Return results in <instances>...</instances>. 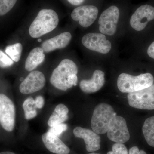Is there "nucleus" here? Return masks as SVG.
<instances>
[{
	"mask_svg": "<svg viewBox=\"0 0 154 154\" xmlns=\"http://www.w3.org/2000/svg\"><path fill=\"white\" fill-rule=\"evenodd\" d=\"M23 108L25 113L26 119H32L37 116V112L35 103V99L32 97H29L24 101L23 104Z\"/></svg>",
	"mask_w": 154,
	"mask_h": 154,
	"instance_id": "nucleus-21",
	"label": "nucleus"
},
{
	"mask_svg": "<svg viewBox=\"0 0 154 154\" xmlns=\"http://www.w3.org/2000/svg\"><path fill=\"white\" fill-rule=\"evenodd\" d=\"M0 154H16L11 152H3L0 153Z\"/></svg>",
	"mask_w": 154,
	"mask_h": 154,
	"instance_id": "nucleus-30",
	"label": "nucleus"
},
{
	"mask_svg": "<svg viewBox=\"0 0 154 154\" xmlns=\"http://www.w3.org/2000/svg\"><path fill=\"white\" fill-rule=\"evenodd\" d=\"M23 49L22 43L17 42L7 46L5 49V52L14 62H18L22 56Z\"/></svg>",
	"mask_w": 154,
	"mask_h": 154,
	"instance_id": "nucleus-20",
	"label": "nucleus"
},
{
	"mask_svg": "<svg viewBox=\"0 0 154 154\" xmlns=\"http://www.w3.org/2000/svg\"><path fill=\"white\" fill-rule=\"evenodd\" d=\"M42 141L50 152L57 154H69L70 149L58 137L47 132L42 134Z\"/></svg>",
	"mask_w": 154,
	"mask_h": 154,
	"instance_id": "nucleus-16",
	"label": "nucleus"
},
{
	"mask_svg": "<svg viewBox=\"0 0 154 154\" xmlns=\"http://www.w3.org/2000/svg\"><path fill=\"white\" fill-rule=\"evenodd\" d=\"M99 10L94 5H83L75 8L71 14V18L83 28H88L95 22L98 17Z\"/></svg>",
	"mask_w": 154,
	"mask_h": 154,
	"instance_id": "nucleus-12",
	"label": "nucleus"
},
{
	"mask_svg": "<svg viewBox=\"0 0 154 154\" xmlns=\"http://www.w3.org/2000/svg\"><path fill=\"white\" fill-rule=\"evenodd\" d=\"M88 154H100L96 153H91Z\"/></svg>",
	"mask_w": 154,
	"mask_h": 154,
	"instance_id": "nucleus-31",
	"label": "nucleus"
},
{
	"mask_svg": "<svg viewBox=\"0 0 154 154\" xmlns=\"http://www.w3.org/2000/svg\"><path fill=\"white\" fill-rule=\"evenodd\" d=\"M45 53L40 47L33 48L28 53L25 63V68L28 72L34 71L44 61Z\"/></svg>",
	"mask_w": 154,
	"mask_h": 154,
	"instance_id": "nucleus-17",
	"label": "nucleus"
},
{
	"mask_svg": "<svg viewBox=\"0 0 154 154\" xmlns=\"http://www.w3.org/2000/svg\"><path fill=\"white\" fill-rule=\"evenodd\" d=\"M107 136L110 140L116 143H124L129 140V131L123 117L116 115L113 116L110 120Z\"/></svg>",
	"mask_w": 154,
	"mask_h": 154,
	"instance_id": "nucleus-8",
	"label": "nucleus"
},
{
	"mask_svg": "<svg viewBox=\"0 0 154 154\" xmlns=\"http://www.w3.org/2000/svg\"><path fill=\"white\" fill-rule=\"evenodd\" d=\"M142 131L147 143L154 147V116L146 119L143 126Z\"/></svg>",
	"mask_w": 154,
	"mask_h": 154,
	"instance_id": "nucleus-19",
	"label": "nucleus"
},
{
	"mask_svg": "<svg viewBox=\"0 0 154 154\" xmlns=\"http://www.w3.org/2000/svg\"><path fill=\"white\" fill-rule=\"evenodd\" d=\"M72 35L70 32H63L52 38H48L42 42L40 47L45 53H49L57 50L66 48L71 41Z\"/></svg>",
	"mask_w": 154,
	"mask_h": 154,
	"instance_id": "nucleus-13",
	"label": "nucleus"
},
{
	"mask_svg": "<svg viewBox=\"0 0 154 154\" xmlns=\"http://www.w3.org/2000/svg\"><path fill=\"white\" fill-rule=\"evenodd\" d=\"M67 128L68 126L66 124L61 123L51 127V128L48 132L56 136L59 137L63 133V132L66 131L67 129Z\"/></svg>",
	"mask_w": 154,
	"mask_h": 154,
	"instance_id": "nucleus-24",
	"label": "nucleus"
},
{
	"mask_svg": "<svg viewBox=\"0 0 154 154\" xmlns=\"http://www.w3.org/2000/svg\"><path fill=\"white\" fill-rule=\"evenodd\" d=\"M111 105L105 103H100L96 106L91 120L93 131L98 134L107 133L110 120L116 115Z\"/></svg>",
	"mask_w": 154,
	"mask_h": 154,
	"instance_id": "nucleus-4",
	"label": "nucleus"
},
{
	"mask_svg": "<svg viewBox=\"0 0 154 154\" xmlns=\"http://www.w3.org/2000/svg\"><path fill=\"white\" fill-rule=\"evenodd\" d=\"M154 78L149 73L133 76L122 73L117 79V87L123 93H130L148 88L153 84Z\"/></svg>",
	"mask_w": 154,
	"mask_h": 154,
	"instance_id": "nucleus-3",
	"label": "nucleus"
},
{
	"mask_svg": "<svg viewBox=\"0 0 154 154\" xmlns=\"http://www.w3.org/2000/svg\"><path fill=\"white\" fill-rule=\"evenodd\" d=\"M69 109L63 104H59L56 106L48 121V126L52 127L61 124L68 118Z\"/></svg>",
	"mask_w": 154,
	"mask_h": 154,
	"instance_id": "nucleus-18",
	"label": "nucleus"
},
{
	"mask_svg": "<svg viewBox=\"0 0 154 154\" xmlns=\"http://www.w3.org/2000/svg\"><path fill=\"white\" fill-rule=\"evenodd\" d=\"M107 154H128L127 149L123 143H116L112 146V151Z\"/></svg>",
	"mask_w": 154,
	"mask_h": 154,
	"instance_id": "nucleus-25",
	"label": "nucleus"
},
{
	"mask_svg": "<svg viewBox=\"0 0 154 154\" xmlns=\"http://www.w3.org/2000/svg\"><path fill=\"white\" fill-rule=\"evenodd\" d=\"M78 67L73 61L68 58L62 60L53 71L50 82L54 88L65 91L72 88L69 80L72 75H77Z\"/></svg>",
	"mask_w": 154,
	"mask_h": 154,
	"instance_id": "nucleus-2",
	"label": "nucleus"
},
{
	"mask_svg": "<svg viewBox=\"0 0 154 154\" xmlns=\"http://www.w3.org/2000/svg\"><path fill=\"white\" fill-rule=\"evenodd\" d=\"M128 154H147L144 151L140 150L137 146H133L130 149Z\"/></svg>",
	"mask_w": 154,
	"mask_h": 154,
	"instance_id": "nucleus-27",
	"label": "nucleus"
},
{
	"mask_svg": "<svg viewBox=\"0 0 154 154\" xmlns=\"http://www.w3.org/2000/svg\"><path fill=\"white\" fill-rule=\"evenodd\" d=\"M17 0H0V16H4L14 8Z\"/></svg>",
	"mask_w": 154,
	"mask_h": 154,
	"instance_id": "nucleus-22",
	"label": "nucleus"
},
{
	"mask_svg": "<svg viewBox=\"0 0 154 154\" xmlns=\"http://www.w3.org/2000/svg\"><path fill=\"white\" fill-rule=\"evenodd\" d=\"M59 19L52 9H42L30 23L28 29L29 36L38 38L53 31L58 25Z\"/></svg>",
	"mask_w": 154,
	"mask_h": 154,
	"instance_id": "nucleus-1",
	"label": "nucleus"
},
{
	"mask_svg": "<svg viewBox=\"0 0 154 154\" xmlns=\"http://www.w3.org/2000/svg\"><path fill=\"white\" fill-rule=\"evenodd\" d=\"M69 3L73 5L77 6L81 5L85 0H67Z\"/></svg>",
	"mask_w": 154,
	"mask_h": 154,
	"instance_id": "nucleus-29",
	"label": "nucleus"
},
{
	"mask_svg": "<svg viewBox=\"0 0 154 154\" xmlns=\"http://www.w3.org/2000/svg\"><path fill=\"white\" fill-rule=\"evenodd\" d=\"M147 54L150 57L154 59V41L149 46Z\"/></svg>",
	"mask_w": 154,
	"mask_h": 154,
	"instance_id": "nucleus-28",
	"label": "nucleus"
},
{
	"mask_svg": "<svg viewBox=\"0 0 154 154\" xmlns=\"http://www.w3.org/2000/svg\"><path fill=\"white\" fill-rule=\"evenodd\" d=\"M105 73L100 70H96L90 80H82L80 83L81 90L86 94H91L99 91L105 83Z\"/></svg>",
	"mask_w": 154,
	"mask_h": 154,
	"instance_id": "nucleus-15",
	"label": "nucleus"
},
{
	"mask_svg": "<svg viewBox=\"0 0 154 154\" xmlns=\"http://www.w3.org/2000/svg\"><path fill=\"white\" fill-rule=\"evenodd\" d=\"M127 98L131 107L141 110H154V84L140 91L129 93Z\"/></svg>",
	"mask_w": 154,
	"mask_h": 154,
	"instance_id": "nucleus-5",
	"label": "nucleus"
},
{
	"mask_svg": "<svg viewBox=\"0 0 154 154\" xmlns=\"http://www.w3.org/2000/svg\"><path fill=\"white\" fill-rule=\"evenodd\" d=\"M14 62L8 55L0 50V67L6 68L13 66Z\"/></svg>",
	"mask_w": 154,
	"mask_h": 154,
	"instance_id": "nucleus-23",
	"label": "nucleus"
},
{
	"mask_svg": "<svg viewBox=\"0 0 154 154\" xmlns=\"http://www.w3.org/2000/svg\"><path fill=\"white\" fill-rule=\"evenodd\" d=\"M154 19V8L150 5L141 6L137 9L130 19L133 29L137 31L143 30L148 23Z\"/></svg>",
	"mask_w": 154,
	"mask_h": 154,
	"instance_id": "nucleus-11",
	"label": "nucleus"
},
{
	"mask_svg": "<svg viewBox=\"0 0 154 154\" xmlns=\"http://www.w3.org/2000/svg\"><path fill=\"white\" fill-rule=\"evenodd\" d=\"M46 79L44 74L39 71L30 72L19 86V91L27 95L40 91L44 88Z\"/></svg>",
	"mask_w": 154,
	"mask_h": 154,
	"instance_id": "nucleus-10",
	"label": "nucleus"
},
{
	"mask_svg": "<svg viewBox=\"0 0 154 154\" xmlns=\"http://www.w3.org/2000/svg\"><path fill=\"white\" fill-rule=\"evenodd\" d=\"M119 14V9L115 6H110L103 11L98 22L101 33L110 36L114 35L117 30Z\"/></svg>",
	"mask_w": 154,
	"mask_h": 154,
	"instance_id": "nucleus-6",
	"label": "nucleus"
},
{
	"mask_svg": "<svg viewBox=\"0 0 154 154\" xmlns=\"http://www.w3.org/2000/svg\"><path fill=\"white\" fill-rule=\"evenodd\" d=\"M35 103L36 107L41 109L44 105V99L42 96H38L35 99Z\"/></svg>",
	"mask_w": 154,
	"mask_h": 154,
	"instance_id": "nucleus-26",
	"label": "nucleus"
},
{
	"mask_svg": "<svg viewBox=\"0 0 154 154\" xmlns=\"http://www.w3.org/2000/svg\"><path fill=\"white\" fill-rule=\"evenodd\" d=\"M73 133L75 137L84 139L88 152H95L100 149V137L94 131L77 127L74 129Z\"/></svg>",
	"mask_w": 154,
	"mask_h": 154,
	"instance_id": "nucleus-14",
	"label": "nucleus"
},
{
	"mask_svg": "<svg viewBox=\"0 0 154 154\" xmlns=\"http://www.w3.org/2000/svg\"><path fill=\"white\" fill-rule=\"evenodd\" d=\"M82 43L87 49L103 54L108 53L112 48L110 42L101 33L85 34L82 38Z\"/></svg>",
	"mask_w": 154,
	"mask_h": 154,
	"instance_id": "nucleus-9",
	"label": "nucleus"
},
{
	"mask_svg": "<svg viewBox=\"0 0 154 154\" xmlns=\"http://www.w3.org/2000/svg\"><path fill=\"white\" fill-rule=\"evenodd\" d=\"M16 108L14 102L5 94H0V124L6 131L14 130Z\"/></svg>",
	"mask_w": 154,
	"mask_h": 154,
	"instance_id": "nucleus-7",
	"label": "nucleus"
}]
</instances>
